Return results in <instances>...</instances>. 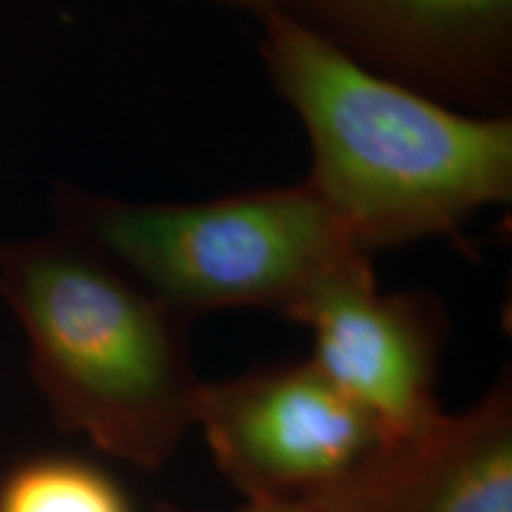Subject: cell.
<instances>
[{"label": "cell", "instance_id": "6da1fadb", "mask_svg": "<svg viewBox=\"0 0 512 512\" xmlns=\"http://www.w3.org/2000/svg\"><path fill=\"white\" fill-rule=\"evenodd\" d=\"M259 55L273 91L302 121L306 183L363 254L458 238L512 202V114H472L358 67L268 12Z\"/></svg>", "mask_w": 512, "mask_h": 512}, {"label": "cell", "instance_id": "7a4b0ae2", "mask_svg": "<svg viewBox=\"0 0 512 512\" xmlns=\"http://www.w3.org/2000/svg\"><path fill=\"white\" fill-rule=\"evenodd\" d=\"M0 299L64 432L140 470L176 456L202 384L190 320L67 230L0 247Z\"/></svg>", "mask_w": 512, "mask_h": 512}, {"label": "cell", "instance_id": "3957f363", "mask_svg": "<svg viewBox=\"0 0 512 512\" xmlns=\"http://www.w3.org/2000/svg\"><path fill=\"white\" fill-rule=\"evenodd\" d=\"M60 219V230L190 323L226 309L290 320L330 273L363 254L306 181L200 202H128L64 188Z\"/></svg>", "mask_w": 512, "mask_h": 512}, {"label": "cell", "instance_id": "277c9868", "mask_svg": "<svg viewBox=\"0 0 512 512\" xmlns=\"http://www.w3.org/2000/svg\"><path fill=\"white\" fill-rule=\"evenodd\" d=\"M192 427L245 501L316 494L384 441L380 425L311 358L202 380Z\"/></svg>", "mask_w": 512, "mask_h": 512}, {"label": "cell", "instance_id": "8fae6325", "mask_svg": "<svg viewBox=\"0 0 512 512\" xmlns=\"http://www.w3.org/2000/svg\"><path fill=\"white\" fill-rule=\"evenodd\" d=\"M150 512H192V510L178 508V505H171V503H162V505H157V508L150 510Z\"/></svg>", "mask_w": 512, "mask_h": 512}, {"label": "cell", "instance_id": "8992f818", "mask_svg": "<svg viewBox=\"0 0 512 512\" xmlns=\"http://www.w3.org/2000/svg\"><path fill=\"white\" fill-rule=\"evenodd\" d=\"M290 320L311 332V361L384 439L418 432L444 413L437 382L448 311L439 294L380 292L373 256L361 254L330 273Z\"/></svg>", "mask_w": 512, "mask_h": 512}, {"label": "cell", "instance_id": "52a82bcc", "mask_svg": "<svg viewBox=\"0 0 512 512\" xmlns=\"http://www.w3.org/2000/svg\"><path fill=\"white\" fill-rule=\"evenodd\" d=\"M304 501L316 512H512L510 370L472 406L384 439Z\"/></svg>", "mask_w": 512, "mask_h": 512}, {"label": "cell", "instance_id": "5b68a950", "mask_svg": "<svg viewBox=\"0 0 512 512\" xmlns=\"http://www.w3.org/2000/svg\"><path fill=\"white\" fill-rule=\"evenodd\" d=\"M268 12L448 107L510 114L512 0H266Z\"/></svg>", "mask_w": 512, "mask_h": 512}, {"label": "cell", "instance_id": "ba28073f", "mask_svg": "<svg viewBox=\"0 0 512 512\" xmlns=\"http://www.w3.org/2000/svg\"><path fill=\"white\" fill-rule=\"evenodd\" d=\"M0 512H131L124 491L91 463L41 456L0 482Z\"/></svg>", "mask_w": 512, "mask_h": 512}, {"label": "cell", "instance_id": "9c48e42d", "mask_svg": "<svg viewBox=\"0 0 512 512\" xmlns=\"http://www.w3.org/2000/svg\"><path fill=\"white\" fill-rule=\"evenodd\" d=\"M233 512H316L304 498H264V501H245Z\"/></svg>", "mask_w": 512, "mask_h": 512}, {"label": "cell", "instance_id": "30bf717a", "mask_svg": "<svg viewBox=\"0 0 512 512\" xmlns=\"http://www.w3.org/2000/svg\"><path fill=\"white\" fill-rule=\"evenodd\" d=\"M204 3L221 5V8H230L238 12H247V15L259 17L266 8V0H204Z\"/></svg>", "mask_w": 512, "mask_h": 512}]
</instances>
